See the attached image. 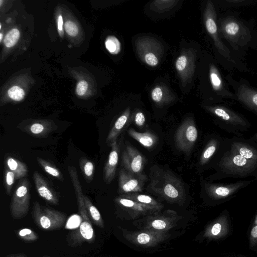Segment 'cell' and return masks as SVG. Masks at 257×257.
I'll return each mask as SVG.
<instances>
[{
  "mask_svg": "<svg viewBox=\"0 0 257 257\" xmlns=\"http://www.w3.org/2000/svg\"><path fill=\"white\" fill-rule=\"evenodd\" d=\"M217 25L221 39L240 58L248 50L257 49V30L253 20L242 19L236 13L228 12L217 15Z\"/></svg>",
  "mask_w": 257,
  "mask_h": 257,
  "instance_id": "6da1fadb",
  "label": "cell"
},
{
  "mask_svg": "<svg viewBox=\"0 0 257 257\" xmlns=\"http://www.w3.org/2000/svg\"><path fill=\"white\" fill-rule=\"evenodd\" d=\"M206 30L216 50L218 61L224 68L249 73L250 69L242 59L234 54L221 39L217 25V12L213 3L207 1L203 16Z\"/></svg>",
  "mask_w": 257,
  "mask_h": 257,
  "instance_id": "7a4b0ae2",
  "label": "cell"
},
{
  "mask_svg": "<svg viewBox=\"0 0 257 257\" xmlns=\"http://www.w3.org/2000/svg\"><path fill=\"white\" fill-rule=\"evenodd\" d=\"M213 168L215 172L209 177L210 180L250 177L257 179V164L229 149L227 142L226 150Z\"/></svg>",
  "mask_w": 257,
  "mask_h": 257,
  "instance_id": "3957f363",
  "label": "cell"
},
{
  "mask_svg": "<svg viewBox=\"0 0 257 257\" xmlns=\"http://www.w3.org/2000/svg\"><path fill=\"white\" fill-rule=\"evenodd\" d=\"M203 107L214 117L215 123L228 133L241 137L251 127L250 122L243 114L224 103H208Z\"/></svg>",
  "mask_w": 257,
  "mask_h": 257,
  "instance_id": "277c9868",
  "label": "cell"
},
{
  "mask_svg": "<svg viewBox=\"0 0 257 257\" xmlns=\"http://www.w3.org/2000/svg\"><path fill=\"white\" fill-rule=\"evenodd\" d=\"M149 192L170 200H179L184 197L185 189L183 182L171 171L154 167L150 172Z\"/></svg>",
  "mask_w": 257,
  "mask_h": 257,
  "instance_id": "5b68a950",
  "label": "cell"
},
{
  "mask_svg": "<svg viewBox=\"0 0 257 257\" xmlns=\"http://www.w3.org/2000/svg\"><path fill=\"white\" fill-rule=\"evenodd\" d=\"M68 170L76 195L78 210L82 219L78 230L73 232L71 238L74 241V244L85 241H92L94 239V230L85 206L84 195L82 192L77 170L72 166H68Z\"/></svg>",
  "mask_w": 257,
  "mask_h": 257,
  "instance_id": "8992f818",
  "label": "cell"
},
{
  "mask_svg": "<svg viewBox=\"0 0 257 257\" xmlns=\"http://www.w3.org/2000/svg\"><path fill=\"white\" fill-rule=\"evenodd\" d=\"M207 77L209 87V100L210 103H224L236 101L233 92L231 91L222 76L216 62L212 58L208 60Z\"/></svg>",
  "mask_w": 257,
  "mask_h": 257,
  "instance_id": "52a82bcc",
  "label": "cell"
},
{
  "mask_svg": "<svg viewBox=\"0 0 257 257\" xmlns=\"http://www.w3.org/2000/svg\"><path fill=\"white\" fill-rule=\"evenodd\" d=\"M253 181V180H243L228 184H219L204 181L202 187L206 197L214 203H221L233 198Z\"/></svg>",
  "mask_w": 257,
  "mask_h": 257,
  "instance_id": "ba28073f",
  "label": "cell"
},
{
  "mask_svg": "<svg viewBox=\"0 0 257 257\" xmlns=\"http://www.w3.org/2000/svg\"><path fill=\"white\" fill-rule=\"evenodd\" d=\"M224 78L233 89L236 101L257 116V88L246 80H236L230 74L224 76Z\"/></svg>",
  "mask_w": 257,
  "mask_h": 257,
  "instance_id": "9c48e42d",
  "label": "cell"
},
{
  "mask_svg": "<svg viewBox=\"0 0 257 257\" xmlns=\"http://www.w3.org/2000/svg\"><path fill=\"white\" fill-rule=\"evenodd\" d=\"M34 222L41 229L53 230L63 227L66 221V215L62 212L42 206L35 201L33 208Z\"/></svg>",
  "mask_w": 257,
  "mask_h": 257,
  "instance_id": "30bf717a",
  "label": "cell"
},
{
  "mask_svg": "<svg viewBox=\"0 0 257 257\" xmlns=\"http://www.w3.org/2000/svg\"><path fill=\"white\" fill-rule=\"evenodd\" d=\"M30 203L29 182L27 178L20 179L12 197L10 212L14 219H21L27 214Z\"/></svg>",
  "mask_w": 257,
  "mask_h": 257,
  "instance_id": "8fae6325",
  "label": "cell"
},
{
  "mask_svg": "<svg viewBox=\"0 0 257 257\" xmlns=\"http://www.w3.org/2000/svg\"><path fill=\"white\" fill-rule=\"evenodd\" d=\"M227 138L219 135L211 136L200 155L199 164L202 167H214L227 148Z\"/></svg>",
  "mask_w": 257,
  "mask_h": 257,
  "instance_id": "7c38bea8",
  "label": "cell"
},
{
  "mask_svg": "<svg viewBox=\"0 0 257 257\" xmlns=\"http://www.w3.org/2000/svg\"><path fill=\"white\" fill-rule=\"evenodd\" d=\"M198 130L194 119L186 118L179 125L175 134L176 147L185 153L190 152L198 138Z\"/></svg>",
  "mask_w": 257,
  "mask_h": 257,
  "instance_id": "4fadbf2b",
  "label": "cell"
},
{
  "mask_svg": "<svg viewBox=\"0 0 257 257\" xmlns=\"http://www.w3.org/2000/svg\"><path fill=\"white\" fill-rule=\"evenodd\" d=\"M147 180V176L144 173L133 174L121 168L118 174V192L122 194L141 192Z\"/></svg>",
  "mask_w": 257,
  "mask_h": 257,
  "instance_id": "5bb4252c",
  "label": "cell"
},
{
  "mask_svg": "<svg viewBox=\"0 0 257 257\" xmlns=\"http://www.w3.org/2000/svg\"><path fill=\"white\" fill-rule=\"evenodd\" d=\"M227 142L229 149L257 164V143L252 139L234 136L227 138Z\"/></svg>",
  "mask_w": 257,
  "mask_h": 257,
  "instance_id": "9a60e30c",
  "label": "cell"
},
{
  "mask_svg": "<svg viewBox=\"0 0 257 257\" xmlns=\"http://www.w3.org/2000/svg\"><path fill=\"white\" fill-rule=\"evenodd\" d=\"M122 165L128 172L141 174L143 173L146 159L133 146L127 145L121 156Z\"/></svg>",
  "mask_w": 257,
  "mask_h": 257,
  "instance_id": "2e32d148",
  "label": "cell"
},
{
  "mask_svg": "<svg viewBox=\"0 0 257 257\" xmlns=\"http://www.w3.org/2000/svg\"><path fill=\"white\" fill-rule=\"evenodd\" d=\"M137 43V48L141 59L148 65L155 67L159 64L158 55L160 49L159 43L151 38H142Z\"/></svg>",
  "mask_w": 257,
  "mask_h": 257,
  "instance_id": "e0dca14e",
  "label": "cell"
},
{
  "mask_svg": "<svg viewBox=\"0 0 257 257\" xmlns=\"http://www.w3.org/2000/svg\"><path fill=\"white\" fill-rule=\"evenodd\" d=\"M195 56L187 50L181 53L175 61V68L183 83H186L193 75L195 67Z\"/></svg>",
  "mask_w": 257,
  "mask_h": 257,
  "instance_id": "ac0fdd59",
  "label": "cell"
},
{
  "mask_svg": "<svg viewBox=\"0 0 257 257\" xmlns=\"http://www.w3.org/2000/svg\"><path fill=\"white\" fill-rule=\"evenodd\" d=\"M18 127L31 136L47 138L51 133L57 128V126L52 120H36L28 124H20Z\"/></svg>",
  "mask_w": 257,
  "mask_h": 257,
  "instance_id": "d6986e66",
  "label": "cell"
},
{
  "mask_svg": "<svg viewBox=\"0 0 257 257\" xmlns=\"http://www.w3.org/2000/svg\"><path fill=\"white\" fill-rule=\"evenodd\" d=\"M33 179L39 196L50 204L58 205L59 201L56 193L41 174L37 171L34 172Z\"/></svg>",
  "mask_w": 257,
  "mask_h": 257,
  "instance_id": "ffe728a7",
  "label": "cell"
},
{
  "mask_svg": "<svg viewBox=\"0 0 257 257\" xmlns=\"http://www.w3.org/2000/svg\"><path fill=\"white\" fill-rule=\"evenodd\" d=\"M110 147L111 150L103 172V180L107 184H110L115 177L120 151L119 145L117 141L113 143Z\"/></svg>",
  "mask_w": 257,
  "mask_h": 257,
  "instance_id": "44dd1931",
  "label": "cell"
},
{
  "mask_svg": "<svg viewBox=\"0 0 257 257\" xmlns=\"http://www.w3.org/2000/svg\"><path fill=\"white\" fill-rule=\"evenodd\" d=\"M130 116V109L126 108L118 117L109 132L105 141L106 144L110 146L116 141L123 128L126 125Z\"/></svg>",
  "mask_w": 257,
  "mask_h": 257,
  "instance_id": "7402d4cb",
  "label": "cell"
},
{
  "mask_svg": "<svg viewBox=\"0 0 257 257\" xmlns=\"http://www.w3.org/2000/svg\"><path fill=\"white\" fill-rule=\"evenodd\" d=\"M128 134L130 137L148 149L153 148L158 142L157 135L152 131H147L144 133H140L133 128H130Z\"/></svg>",
  "mask_w": 257,
  "mask_h": 257,
  "instance_id": "603a6c76",
  "label": "cell"
},
{
  "mask_svg": "<svg viewBox=\"0 0 257 257\" xmlns=\"http://www.w3.org/2000/svg\"><path fill=\"white\" fill-rule=\"evenodd\" d=\"M5 165L14 173L16 180L24 178L28 173L26 165L12 157H8L6 158Z\"/></svg>",
  "mask_w": 257,
  "mask_h": 257,
  "instance_id": "cb8c5ba5",
  "label": "cell"
},
{
  "mask_svg": "<svg viewBox=\"0 0 257 257\" xmlns=\"http://www.w3.org/2000/svg\"><path fill=\"white\" fill-rule=\"evenodd\" d=\"M84 204L88 214L89 217L94 224L102 227V220L101 214L97 208L93 204L90 199L84 195Z\"/></svg>",
  "mask_w": 257,
  "mask_h": 257,
  "instance_id": "d4e9b609",
  "label": "cell"
},
{
  "mask_svg": "<svg viewBox=\"0 0 257 257\" xmlns=\"http://www.w3.org/2000/svg\"><path fill=\"white\" fill-rule=\"evenodd\" d=\"M79 164L82 173L87 182H91L93 179L94 166L93 163L84 157L79 160Z\"/></svg>",
  "mask_w": 257,
  "mask_h": 257,
  "instance_id": "484cf974",
  "label": "cell"
},
{
  "mask_svg": "<svg viewBox=\"0 0 257 257\" xmlns=\"http://www.w3.org/2000/svg\"><path fill=\"white\" fill-rule=\"evenodd\" d=\"M36 160L38 164L47 173L56 178L59 181H64L62 173L55 166L40 157H37Z\"/></svg>",
  "mask_w": 257,
  "mask_h": 257,
  "instance_id": "4316f807",
  "label": "cell"
},
{
  "mask_svg": "<svg viewBox=\"0 0 257 257\" xmlns=\"http://www.w3.org/2000/svg\"><path fill=\"white\" fill-rule=\"evenodd\" d=\"M121 196L131 199L133 201L139 202L145 205L157 206V203L156 200L151 196L146 194H140L138 193H130L121 195Z\"/></svg>",
  "mask_w": 257,
  "mask_h": 257,
  "instance_id": "83f0119b",
  "label": "cell"
},
{
  "mask_svg": "<svg viewBox=\"0 0 257 257\" xmlns=\"http://www.w3.org/2000/svg\"><path fill=\"white\" fill-rule=\"evenodd\" d=\"M105 46L109 53L112 55H117L121 51V43L114 36H109L106 38Z\"/></svg>",
  "mask_w": 257,
  "mask_h": 257,
  "instance_id": "f1b7e54d",
  "label": "cell"
},
{
  "mask_svg": "<svg viewBox=\"0 0 257 257\" xmlns=\"http://www.w3.org/2000/svg\"><path fill=\"white\" fill-rule=\"evenodd\" d=\"M15 180L14 173L6 167L4 173V185L6 192L9 195L11 193Z\"/></svg>",
  "mask_w": 257,
  "mask_h": 257,
  "instance_id": "f546056e",
  "label": "cell"
},
{
  "mask_svg": "<svg viewBox=\"0 0 257 257\" xmlns=\"http://www.w3.org/2000/svg\"><path fill=\"white\" fill-rule=\"evenodd\" d=\"M20 37L18 29L14 28L10 30L4 38V44L8 48L13 47L18 42Z\"/></svg>",
  "mask_w": 257,
  "mask_h": 257,
  "instance_id": "4dcf8cb0",
  "label": "cell"
},
{
  "mask_svg": "<svg viewBox=\"0 0 257 257\" xmlns=\"http://www.w3.org/2000/svg\"><path fill=\"white\" fill-rule=\"evenodd\" d=\"M178 2L176 1H155L152 4V8L157 12H164L170 10Z\"/></svg>",
  "mask_w": 257,
  "mask_h": 257,
  "instance_id": "1f68e13d",
  "label": "cell"
},
{
  "mask_svg": "<svg viewBox=\"0 0 257 257\" xmlns=\"http://www.w3.org/2000/svg\"><path fill=\"white\" fill-rule=\"evenodd\" d=\"M19 237L24 241H35L38 238L37 234L30 228H23L20 230L18 233Z\"/></svg>",
  "mask_w": 257,
  "mask_h": 257,
  "instance_id": "d6a6232c",
  "label": "cell"
},
{
  "mask_svg": "<svg viewBox=\"0 0 257 257\" xmlns=\"http://www.w3.org/2000/svg\"><path fill=\"white\" fill-rule=\"evenodd\" d=\"M8 95L12 100L20 101L24 99L25 92L23 89L18 86L12 87L8 91Z\"/></svg>",
  "mask_w": 257,
  "mask_h": 257,
  "instance_id": "836d02e7",
  "label": "cell"
},
{
  "mask_svg": "<svg viewBox=\"0 0 257 257\" xmlns=\"http://www.w3.org/2000/svg\"><path fill=\"white\" fill-rule=\"evenodd\" d=\"M164 90L162 87L157 86L155 87L151 92V98L157 104H163L166 101L164 99Z\"/></svg>",
  "mask_w": 257,
  "mask_h": 257,
  "instance_id": "e575fe53",
  "label": "cell"
},
{
  "mask_svg": "<svg viewBox=\"0 0 257 257\" xmlns=\"http://www.w3.org/2000/svg\"><path fill=\"white\" fill-rule=\"evenodd\" d=\"M82 218L78 215H73L70 216L65 223V228L67 229H77L79 227Z\"/></svg>",
  "mask_w": 257,
  "mask_h": 257,
  "instance_id": "d590c367",
  "label": "cell"
},
{
  "mask_svg": "<svg viewBox=\"0 0 257 257\" xmlns=\"http://www.w3.org/2000/svg\"><path fill=\"white\" fill-rule=\"evenodd\" d=\"M253 1L250 0H224L222 1L223 7H238L248 6L252 4Z\"/></svg>",
  "mask_w": 257,
  "mask_h": 257,
  "instance_id": "8d00e7d4",
  "label": "cell"
},
{
  "mask_svg": "<svg viewBox=\"0 0 257 257\" xmlns=\"http://www.w3.org/2000/svg\"><path fill=\"white\" fill-rule=\"evenodd\" d=\"M64 29L67 33L70 36H76L78 33V28L76 24L71 21H67L64 24Z\"/></svg>",
  "mask_w": 257,
  "mask_h": 257,
  "instance_id": "74e56055",
  "label": "cell"
},
{
  "mask_svg": "<svg viewBox=\"0 0 257 257\" xmlns=\"http://www.w3.org/2000/svg\"><path fill=\"white\" fill-rule=\"evenodd\" d=\"M249 242L252 246L257 243V212L255 215L249 234Z\"/></svg>",
  "mask_w": 257,
  "mask_h": 257,
  "instance_id": "f35d334b",
  "label": "cell"
},
{
  "mask_svg": "<svg viewBox=\"0 0 257 257\" xmlns=\"http://www.w3.org/2000/svg\"><path fill=\"white\" fill-rule=\"evenodd\" d=\"M134 120L138 127H143L146 121L144 113L141 111H137L134 116Z\"/></svg>",
  "mask_w": 257,
  "mask_h": 257,
  "instance_id": "ab89813d",
  "label": "cell"
},
{
  "mask_svg": "<svg viewBox=\"0 0 257 257\" xmlns=\"http://www.w3.org/2000/svg\"><path fill=\"white\" fill-rule=\"evenodd\" d=\"M88 84L85 80L79 81L76 86V92L79 96L83 95L86 92Z\"/></svg>",
  "mask_w": 257,
  "mask_h": 257,
  "instance_id": "60d3db41",
  "label": "cell"
},
{
  "mask_svg": "<svg viewBox=\"0 0 257 257\" xmlns=\"http://www.w3.org/2000/svg\"><path fill=\"white\" fill-rule=\"evenodd\" d=\"M152 225L156 229H162L165 228L166 224L164 221L157 219L153 221Z\"/></svg>",
  "mask_w": 257,
  "mask_h": 257,
  "instance_id": "b9f144b4",
  "label": "cell"
},
{
  "mask_svg": "<svg viewBox=\"0 0 257 257\" xmlns=\"http://www.w3.org/2000/svg\"><path fill=\"white\" fill-rule=\"evenodd\" d=\"M137 239L140 243L144 244L147 243L150 241V237L148 234L142 233L138 235Z\"/></svg>",
  "mask_w": 257,
  "mask_h": 257,
  "instance_id": "7bdbcfd3",
  "label": "cell"
},
{
  "mask_svg": "<svg viewBox=\"0 0 257 257\" xmlns=\"http://www.w3.org/2000/svg\"><path fill=\"white\" fill-rule=\"evenodd\" d=\"M63 21L61 15H59L58 18L57 26L58 31L60 37H62L64 35V31L63 29Z\"/></svg>",
  "mask_w": 257,
  "mask_h": 257,
  "instance_id": "ee69618b",
  "label": "cell"
},
{
  "mask_svg": "<svg viewBox=\"0 0 257 257\" xmlns=\"http://www.w3.org/2000/svg\"><path fill=\"white\" fill-rule=\"evenodd\" d=\"M7 257H26L24 254H13L7 255Z\"/></svg>",
  "mask_w": 257,
  "mask_h": 257,
  "instance_id": "f6af8a7d",
  "label": "cell"
},
{
  "mask_svg": "<svg viewBox=\"0 0 257 257\" xmlns=\"http://www.w3.org/2000/svg\"><path fill=\"white\" fill-rule=\"evenodd\" d=\"M250 138L257 143V133H255Z\"/></svg>",
  "mask_w": 257,
  "mask_h": 257,
  "instance_id": "bcb514c9",
  "label": "cell"
},
{
  "mask_svg": "<svg viewBox=\"0 0 257 257\" xmlns=\"http://www.w3.org/2000/svg\"><path fill=\"white\" fill-rule=\"evenodd\" d=\"M3 34L2 33H0V42H2V39H3Z\"/></svg>",
  "mask_w": 257,
  "mask_h": 257,
  "instance_id": "7dc6e473",
  "label": "cell"
},
{
  "mask_svg": "<svg viewBox=\"0 0 257 257\" xmlns=\"http://www.w3.org/2000/svg\"><path fill=\"white\" fill-rule=\"evenodd\" d=\"M2 2H3V1H2V0H1V1H0L1 7L2 6Z\"/></svg>",
  "mask_w": 257,
  "mask_h": 257,
  "instance_id": "c3c4849f",
  "label": "cell"
},
{
  "mask_svg": "<svg viewBox=\"0 0 257 257\" xmlns=\"http://www.w3.org/2000/svg\"><path fill=\"white\" fill-rule=\"evenodd\" d=\"M1 28H2V24L1 23L0 24V29H1Z\"/></svg>",
  "mask_w": 257,
  "mask_h": 257,
  "instance_id": "681fc988",
  "label": "cell"
},
{
  "mask_svg": "<svg viewBox=\"0 0 257 257\" xmlns=\"http://www.w3.org/2000/svg\"><path fill=\"white\" fill-rule=\"evenodd\" d=\"M43 257H50V256H47V255H44Z\"/></svg>",
  "mask_w": 257,
  "mask_h": 257,
  "instance_id": "f907efd6",
  "label": "cell"
}]
</instances>
